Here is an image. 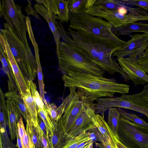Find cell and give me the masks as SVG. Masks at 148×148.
<instances>
[{
  "mask_svg": "<svg viewBox=\"0 0 148 148\" xmlns=\"http://www.w3.org/2000/svg\"><path fill=\"white\" fill-rule=\"evenodd\" d=\"M68 29L67 33L64 28L59 30L60 38L64 42L76 47L104 71L112 75L119 73L125 82L130 80L112 57L113 54L121 47L110 40L82 31L69 27Z\"/></svg>",
  "mask_w": 148,
  "mask_h": 148,
  "instance_id": "obj_1",
  "label": "cell"
},
{
  "mask_svg": "<svg viewBox=\"0 0 148 148\" xmlns=\"http://www.w3.org/2000/svg\"><path fill=\"white\" fill-rule=\"evenodd\" d=\"M62 79L65 87H75L80 99L91 105L98 98L112 97L116 93H129L130 86L118 83L113 78L85 73L63 74Z\"/></svg>",
  "mask_w": 148,
  "mask_h": 148,
  "instance_id": "obj_2",
  "label": "cell"
},
{
  "mask_svg": "<svg viewBox=\"0 0 148 148\" xmlns=\"http://www.w3.org/2000/svg\"><path fill=\"white\" fill-rule=\"evenodd\" d=\"M59 70L63 74L85 73L103 76L104 71L71 45L60 41L57 54Z\"/></svg>",
  "mask_w": 148,
  "mask_h": 148,
  "instance_id": "obj_3",
  "label": "cell"
},
{
  "mask_svg": "<svg viewBox=\"0 0 148 148\" xmlns=\"http://www.w3.org/2000/svg\"><path fill=\"white\" fill-rule=\"evenodd\" d=\"M69 27L76 30H81L88 34L110 40L121 47L127 41L116 36L112 31V26L102 18L85 13L70 12Z\"/></svg>",
  "mask_w": 148,
  "mask_h": 148,
  "instance_id": "obj_4",
  "label": "cell"
},
{
  "mask_svg": "<svg viewBox=\"0 0 148 148\" xmlns=\"http://www.w3.org/2000/svg\"><path fill=\"white\" fill-rule=\"evenodd\" d=\"M94 103L96 114L104 119L105 112L114 107L131 110L143 114L148 119V84L144 85L140 92L132 95L122 94L118 97H104L95 100Z\"/></svg>",
  "mask_w": 148,
  "mask_h": 148,
  "instance_id": "obj_5",
  "label": "cell"
},
{
  "mask_svg": "<svg viewBox=\"0 0 148 148\" xmlns=\"http://www.w3.org/2000/svg\"><path fill=\"white\" fill-rule=\"evenodd\" d=\"M0 33L7 41L11 51L23 74L28 80L33 81L37 74V65L33 54L27 51L23 41L5 22Z\"/></svg>",
  "mask_w": 148,
  "mask_h": 148,
  "instance_id": "obj_6",
  "label": "cell"
},
{
  "mask_svg": "<svg viewBox=\"0 0 148 148\" xmlns=\"http://www.w3.org/2000/svg\"><path fill=\"white\" fill-rule=\"evenodd\" d=\"M0 1L1 17H3L14 34L23 41L28 51L33 54L27 38L26 16L23 13L21 7L12 0Z\"/></svg>",
  "mask_w": 148,
  "mask_h": 148,
  "instance_id": "obj_7",
  "label": "cell"
},
{
  "mask_svg": "<svg viewBox=\"0 0 148 148\" xmlns=\"http://www.w3.org/2000/svg\"><path fill=\"white\" fill-rule=\"evenodd\" d=\"M119 140L127 148H148V130L120 116Z\"/></svg>",
  "mask_w": 148,
  "mask_h": 148,
  "instance_id": "obj_8",
  "label": "cell"
},
{
  "mask_svg": "<svg viewBox=\"0 0 148 148\" xmlns=\"http://www.w3.org/2000/svg\"><path fill=\"white\" fill-rule=\"evenodd\" d=\"M84 13L105 19L114 27H119L139 21H148V15H139L129 13L126 15L117 10H109L101 5H94Z\"/></svg>",
  "mask_w": 148,
  "mask_h": 148,
  "instance_id": "obj_9",
  "label": "cell"
},
{
  "mask_svg": "<svg viewBox=\"0 0 148 148\" xmlns=\"http://www.w3.org/2000/svg\"><path fill=\"white\" fill-rule=\"evenodd\" d=\"M69 88L71 99L64 113L59 120L66 133L86 109L92 106L80 99L75 87H71Z\"/></svg>",
  "mask_w": 148,
  "mask_h": 148,
  "instance_id": "obj_10",
  "label": "cell"
},
{
  "mask_svg": "<svg viewBox=\"0 0 148 148\" xmlns=\"http://www.w3.org/2000/svg\"><path fill=\"white\" fill-rule=\"evenodd\" d=\"M130 36L131 39L125 45L115 51L113 56L117 58L127 56L138 59L143 54L148 46V34L136 33Z\"/></svg>",
  "mask_w": 148,
  "mask_h": 148,
  "instance_id": "obj_11",
  "label": "cell"
},
{
  "mask_svg": "<svg viewBox=\"0 0 148 148\" xmlns=\"http://www.w3.org/2000/svg\"><path fill=\"white\" fill-rule=\"evenodd\" d=\"M117 59L120 66L134 85L148 83V75L138 66V59L128 57Z\"/></svg>",
  "mask_w": 148,
  "mask_h": 148,
  "instance_id": "obj_12",
  "label": "cell"
},
{
  "mask_svg": "<svg viewBox=\"0 0 148 148\" xmlns=\"http://www.w3.org/2000/svg\"><path fill=\"white\" fill-rule=\"evenodd\" d=\"M96 114L94 104L88 106L78 117L66 133L73 137H76L96 127L91 119Z\"/></svg>",
  "mask_w": 148,
  "mask_h": 148,
  "instance_id": "obj_13",
  "label": "cell"
},
{
  "mask_svg": "<svg viewBox=\"0 0 148 148\" xmlns=\"http://www.w3.org/2000/svg\"><path fill=\"white\" fill-rule=\"evenodd\" d=\"M0 46L6 55L16 79L21 96L24 95L29 89L27 79L24 77L12 55L7 41L0 33Z\"/></svg>",
  "mask_w": 148,
  "mask_h": 148,
  "instance_id": "obj_14",
  "label": "cell"
},
{
  "mask_svg": "<svg viewBox=\"0 0 148 148\" xmlns=\"http://www.w3.org/2000/svg\"><path fill=\"white\" fill-rule=\"evenodd\" d=\"M34 8L37 12L45 20L49 25L53 36L56 45V52L57 54L60 42V37L56 24L57 16L48 10L42 4L40 3H37L35 4L34 5Z\"/></svg>",
  "mask_w": 148,
  "mask_h": 148,
  "instance_id": "obj_15",
  "label": "cell"
},
{
  "mask_svg": "<svg viewBox=\"0 0 148 148\" xmlns=\"http://www.w3.org/2000/svg\"><path fill=\"white\" fill-rule=\"evenodd\" d=\"M73 138L66 133L59 120L56 122L54 130L49 136L50 144L52 148H62Z\"/></svg>",
  "mask_w": 148,
  "mask_h": 148,
  "instance_id": "obj_16",
  "label": "cell"
},
{
  "mask_svg": "<svg viewBox=\"0 0 148 148\" xmlns=\"http://www.w3.org/2000/svg\"><path fill=\"white\" fill-rule=\"evenodd\" d=\"M6 103L8 115V126L10 137L12 141L16 137L17 123L22 115L19 110L10 100L7 99Z\"/></svg>",
  "mask_w": 148,
  "mask_h": 148,
  "instance_id": "obj_17",
  "label": "cell"
},
{
  "mask_svg": "<svg viewBox=\"0 0 148 148\" xmlns=\"http://www.w3.org/2000/svg\"><path fill=\"white\" fill-rule=\"evenodd\" d=\"M91 119L105 140L111 142L116 147L117 139L104 119L100 115L97 114Z\"/></svg>",
  "mask_w": 148,
  "mask_h": 148,
  "instance_id": "obj_18",
  "label": "cell"
},
{
  "mask_svg": "<svg viewBox=\"0 0 148 148\" xmlns=\"http://www.w3.org/2000/svg\"><path fill=\"white\" fill-rule=\"evenodd\" d=\"M0 59L2 65L3 69L8 78V91H15L19 93L18 86L12 68L6 55L0 46Z\"/></svg>",
  "mask_w": 148,
  "mask_h": 148,
  "instance_id": "obj_19",
  "label": "cell"
},
{
  "mask_svg": "<svg viewBox=\"0 0 148 148\" xmlns=\"http://www.w3.org/2000/svg\"><path fill=\"white\" fill-rule=\"evenodd\" d=\"M112 31L117 37L122 35L130 36L134 32H143L148 34V23L137 22L119 27H112Z\"/></svg>",
  "mask_w": 148,
  "mask_h": 148,
  "instance_id": "obj_20",
  "label": "cell"
},
{
  "mask_svg": "<svg viewBox=\"0 0 148 148\" xmlns=\"http://www.w3.org/2000/svg\"><path fill=\"white\" fill-rule=\"evenodd\" d=\"M70 99L71 95L69 93L63 100L62 103L58 107L53 103L47 102L46 104H45L47 112L53 121H57L62 116Z\"/></svg>",
  "mask_w": 148,
  "mask_h": 148,
  "instance_id": "obj_21",
  "label": "cell"
},
{
  "mask_svg": "<svg viewBox=\"0 0 148 148\" xmlns=\"http://www.w3.org/2000/svg\"><path fill=\"white\" fill-rule=\"evenodd\" d=\"M21 97L28 112L32 119L34 125L40 132V129L38 124L37 107L29 88L27 92Z\"/></svg>",
  "mask_w": 148,
  "mask_h": 148,
  "instance_id": "obj_22",
  "label": "cell"
},
{
  "mask_svg": "<svg viewBox=\"0 0 148 148\" xmlns=\"http://www.w3.org/2000/svg\"><path fill=\"white\" fill-rule=\"evenodd\" d=\"M5 96L18 108L26 121L27 118L30 116L20 94L15 91H8L5 93Z\"/></svg>",
  "mask_w": 148,
  "mask_h": 148,
  "instance_id": "obj_23",
  "label": "cell"
},
{
  "mask_svg": "<svg viewBox=\"0 0 148 148\" xmlns=\"http://www.w3.org/2000/svg\"><path fill=\"white\" fill-rule=\"evenodd\" d=\"M97 0H69L68 8L70 12L73 13H84L94 5Z\"/></svg>",
  "mask_w": 148,
  "mask_h": 148,
  "instance_id": "obj_24",
  "label": "cell"
},
{
  "mask_svg": "<svg viewBox=\"0 0 148 148\" xmlns=\"http://www.w3.org/2000/svg\"><path fill=\"white\" fill-rule=\"evenodd\" d=\"M108 124L114 136L119 140L118 131L119 127L120 113L117 108L109 109Z\"/></svg>",
  "mask_w": 148,
  "mask_h": 148,
  "instance_id": "obj_25",
  "label": "cell"
},
{
  "mask_svg": "<svg viewBox=\"0 0 148 148\" xmlns=\"http://www.w3.org/2000/svg\"><path fill=\"white\" fill-rule=\"evenodd\" d=\"M26 130L36 148H43L39 132L35 127L31 117L27 118Z\"/></svg>",
  "mask_w": 148,
  "mask_h": 148,
  "instance_id": "obj_26",
  "label": "cell"
},
{
  "mask_svg": "<svg viewBox=\"0 0 148 148\" xmlns=\"http://www.w3.org/2000/svg\"><path fill=\"white\" fill-rule=\"evenodd\" d=\"M5 94L1 88L0 90V130L6 129L8 122V111Z\"/></svg>",
  "mask_w": 148,
  "mask_h": 148,
  "instance_id": "obj_27",
  "label": "cell"
},
{
  "mask_svg": "<svg viewBox=\"0 0 148 148\" xmlns=\"http://www.w3.org/2000/svg\"><path fill=\"white\" fill-rule=\"evenodd\" d=\"M118 109L120 117L127 119L138 126L148 130V123L137 115L134 113H128L120 108Z\"/></svg>",
  "mask_w": 148,
  "mask_h": 148,
  "instance_id": "obj_28",
  "label": "cell"
},
{
  "mask_svg": "<svg viewBox=\"0 0 148 148\" xmlns=\"http://www.w3.org/2000/svg\"><path fill=\"white\" fill-rule=\"evenodd\" d=\"M69 0H57L59 14L57 19L62 22L69 21L70 12L68 8Z\"/></svg>",
  "mask_w": 148,
  "mask_h": 148,
  "instance_id": "obj_29",
  "label": "cell"
},
{
  "mask_svg": "<svg viewBox=\"0 0 148 148\" xmlns=\"http://www.w3.org/2000/svg\"><path fill=\"white\" fill-rule=\"evenodd\" d=\"M28 88L36 103L37 110L44 109L45 105L37 89L36 86L33 81L27 79Z\"/></svg>",
  "mask_w": 148,
  "mask_h": 148,
  "instance_id": "obj_30",
  "label": "cell"
},
{
  "mask_svg": "<svg viewBox=\"0 0 148 148\" xmlns=\"http://www.w3.org/2000/svg\"><path fill=\"white\" fill-rule=\"evenodd\" d=\"M35 58L37 65V75L40 95L45 105L47 103V102L45 99V85L42 71L40 62L39 55L35 56Z\"/></svg>",
  "mask_w": 148,
  "mask_h": 148,
  "instance_id": "obj_31",
  "label": "cell"
},
{
  "mask_svg": "<svg viewBox=\"0 0 148 148\" xmlns=\"http://www.w3.org/2000/svg\"><path fill=\"white\" fill-rule=\"evenodd\" d=\"M37 110L38 116L42 119L49 130L51 135L54 130L55 124L56 121H53L49 114L46 110L45 106L44 109H38Z\"/></svg>",
  "mask_w": 148,
  "mask_h": 148,
  "instance_id": "obj_32",
  "label": "cell"
},
{
  "mask_svg": "<svg viewBox=\"0 0 148 148\" xmlns=\"http://www.w3.org/2000/svg\"><path fill=\"white\" fill-rule=\"evenodd\" d=\"M95 5H101L109 10L115 11L125 5L122 0H97Z\"/></svg>",
  "mask_w": 148,
  "mask_h": 148,
  "instance_id": "obj_33",
  "label": "cell"
},
{
  "mask_svg": "<svg viewBox=\"0 0 148 148\" xmlns=\"http://www.w3.org/2000/svg\"><path fill=\"white\" fill-rule=\"evenodd\" d=\"M90 139L87 132H85L76 137L73 138L62 148H76L79 145L88 140Z\"/></svg>",
  "mask_w": 148,
  "mask_h": 148,
  "instance_id": "obj_34",
  "label": "cell"
},
{
  "mask_svg": "<svg viewBox=\"0 0 148 148\" xmlns=\"http://www.w3.org/2000/svg\"><path fill=\"white\" fill-rule=\"evenodd\" d=\"M37 3L42 4L49 11L52 12L57 16L59 14L57 0H36Z\"/></svg>",
  "mask_w": 148,
  "mask_h": 148,
  "instance_id": "obj_35",
  "label": "cell"
},
{
  "mask_svg": "<svg viewBox=\"0 0 148 148\" xmlns=\"http://www.w3.org/2000/svg\"><path fill=\"white\" fill-rule=\"evenodd\" d=\"M123 3L128 6H136L148 12V0H122Z\"/></svg>",
  "mask_w": 148,
  "mask_h": 148,
  "instance_id": "obj_36",
  "label": "cell"
},
{
  "mask_svg": "<svg viewBox=\"0 0 148 148\" xmlns=\"http://www.w3.org/2000/svg\"><path fill=\"white\" fill-rule=\"evenodd\" d=\"M138 64L143 70L148 73V48L137 59Z\"/></svg>",
  "mask_w": 148,
  "mask_h": 148,
  "instance_id": "obj_37",
  "label": "cell"
},
{
  "mask_svg": "<svg viewBox=\"0 0 148 148\" xmlns=\"http://www.w3.org/2000/svg\"><path fill=\"white\" fill-rule=\"evenodd\" d=\"M87 132L90 138L93 143L99 141L103 144L105 141L96 127L90 129Z\"/></svg>",
  "mask_w": 148,
  "mask_h": 148,
  "instance_id": "obj_38",
  "label": "cell"
},
{
  "mask_svg": "<svg viewBox=\"0 0 148 148\" xmlns=\"http://www.w3.org/2000/svg\"><path fill=\"white\" fill-rule=\"evenodd\" d=\"M23 148H36L28 132L26 130L23 138Z\"/></svg>",
  "mask_w": 148,
  "mask_h": 148,
  "instance_id": "obj_39",
  "label": "cell"
},
{
  "mask_svg": "<svg viewBox=\"0 0 148 148\" xmlns=\"http://www.w3.org/2000/svg\"><path fill=\"white\" fill-rule=\"evenodd\" d=\"M38 124L40 130L42 132L44 136L50 143L49 136L50 133L42 119L38 116Z\"/></svg>",
  "mask_w": 148,
  "mask_h": 148,
  "instance_id": "obj_40",
  "label": "cell"
},
{
  "mask_svg": "<svg viewBox=\"0 0 148 148\" xmlns=\"http://www.w3.org/2000/svg\"><path fill=\"white\" fill-rule=\"evenodd\" d=\"M17 128L19 136L21 139L23 147V138L26 130L23 121V118L22 116H21L17 123Z\"/></svg>",
  "mask_w": 148,
  "mask_h": 148,
  "instance_id": "obj_41",
  "label": "cell"
},
{
  "mask_svg": "<svg viewBox=\"0 0 148 148\" xmlns=\"http://www.w3.org/2000/svg\"><path fill=\"white\" fill-rule=\"evenodd\" d=\"M93 142L90 139L79 145L76 148H92Z\"/></svg>",
  "mask_w": 148,
  "mask_h": 148,
  "instance_id": "obj_42",
  "label": "cell"
},
{
  "mask_svg": "<svg viewBox=\"0 0 148 148\" xmlns=\"http://www.w3.org/2000/svg\"><path fill=\"white\" fill-rule=\"evenodd\" d=\"M40 135L43 148H52L50 143L48 142L46 138L44 136L43 133L41 130Z\"/></svg>",
  "mask_w": 148,
  "mask_h": 148,
  "instance_id": "obj_43",
  "label": "cell"
},
{
  "mask_svg": "<svg viewBox=\"0 0 148 148\" xmlns=\"http://www.w3.org/2000/svg\"><path fill=\"white\" fill-rule=\"evenodd\" d=\"M17 143L16 147L18 148H23L21 139L19 136L18 130L17 131L16 134Z\"/></svg>",
  "mask_w": 148,
  "mask_h": 148,
  "instance_id": "obj_44",
  "label": "cell"
},
{
  "mask_svg": "<svg viewBox=\"0 0 148 148\" xmlns=\"http://www.w3.org/2000/svg\"><path fill=\"white\" fill-rule=\"evenodd\" d=\"M105 148H116L112 143L110 141H105L103 144Z\"/></svg>",
  "mask_w": 148,
  "mask_h": 148,
  "instance_id": "obj_45",
  "label": "cell"
},
{
  "mask_svg": "<svg viewBox=\"0 0 148 148\" xmlns=\"http://www.w3.org/2000/svg\"><path fill=\"white\" fill-rule=\"evenodd\" d=\"M116 148H127L118 140L116 141Z\"/></svg>",
  "mask_w": 148,
  "mask_h": 148,
  "instance_id": "obj_46",
  "label": "cell"
},
{
  "mask_svg": "<svg viewBox=\"0 0 148 148\" xmlns=\"http://www.w3.org/2000/svg\"><path fill=\"white\" fill-rule=\"evenodd\" d=\"M97 145L99 147V148H105L104 145L102 143H97Z\"/></svg>",
  "mask_w": 148,
  "mask_h": 148,
  "instance_id": "obj_47",
  "label": "cell"
},
{
  "mask_svg": "<svg viewBox=\"0 0 148 148\" xmlns=\"http://www.w3.org/2000/svg\"><path fill=\"white\" fill-rule=\"evenodd\" d=\"M0 148H3L1 141L0 140Z\"/></svg>",
  "mask_w": 148,
  "mask_h": 148,
  "instance_id": "obj_48",
  "label": "cell"
},
{
  "mask_svg": "<svg viewBox=\"0 0 148 148\" xmlns=\"http://www.w3.org/2000/svg\"><path fill=\"white\" fill-rule=\"evenodd\" d=\"M147 48H148V46Z\"/></svg>",
  "mask_w": 148,
  "mask_h": 148,
  "instance_id": "obj_49",
  "label": "cell"
},
{
  "mask_svg": "<svg viewBox=\"0 0 148 148\" xmlns=\"http://www.w3.org/2000/svg\"></svg>",
  "mask_w": 148,
  "mask_h": 148,
  "instance_id": "obj_50",
  "label": "cell"
},
{
  "mask_svg": "<svg viewBox=\"0 0 148 148\" xmlns=\"http://www.w3.org/2000/svg\"></svg>",
  "mask_w": 148,
  "mask_h": 148,
  "instance_id": "obj_51",
  "label": "cell"
}]
</instances>
